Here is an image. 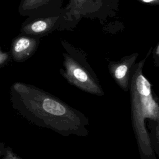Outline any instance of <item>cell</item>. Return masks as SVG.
Masks as SVG:
<instances>
[{"instance_id":"obj_4","label":"cell","mask_w":159,"mask_h":159,"mask_svg":"<svg viewBox=\"0 0 159 159\" xmlns=\"http://www.w3.org/2000/svg\"><path fill=\"white\" fill-rule=\"evenodd\" d=\"M138 56V53H133L123 57L119 61H111L109 63L108 68L112 77L124 92L129 90L132 70Z\"/></svg>"},{"instance_id":"obj_11","label":"cell","mask_w":159,"mask_h":159,"mask_svg":"<svg viewBox=\"0 0 159 159\" xmlns=\"http://www.w3.org/2000/svg\"><path fill=\"white\" fill-rule=\"evenodd\" d=\"M2 55V53H1V51H0V55Z\"/></svg>"},{"instance_id":"obj_9","label":"cell","mask_w":159,"mask_h":159,"mask_svg":"<svg viewBox=\"0 0 159 159\" xmlns=\"http://www.w3.org/2000/svg\"><path fill=\"white\" fill-rule=\"evenodd\" d=\"M153 63L156 67L159 68V42L153 48Z\"/></svg>"},{"instance_id":"obj_10","label":"cell","mask_w":159,"mask_h":159,"mask_svg":"<svg viewBox=\"0 0 159 159\" xmlns=\"http://www.w3.org/2000/svg\"><path fill=\"white\" fill-rule=\"evenodd\" d=\"M137 1L142 3L148 4L152 6L159 5V0H137Z\"/></svg>"},{"instance_id":"obj_5","label":"cell","mask_w":159,"mask_h":159,"mask_svg":"<svg viewBox=\"0 0 159 159\" xmlns=\"http://www.w3.org/2000/svg\"><path fill=\"white\" fill-rule=\"evenodd\" d=\"M64 56L65 65L69 75L83 83L88 91L99 95L103 94L102 90L97 83L94 81L93 78L89 75L88 72H86L71 55L66 53Z\"/></svg>"},{"instance_id":"obj_7","label":"cell","mask_w":159,"mask_h":159,"mask_svg":"<svg viewBox=\"0 0 159 159\" xmlns=\"http://www.w3.org/2000/svg\"><path fill=\"white\" fill-rule=\"evenodd\" d=\"M148 131L150 135V139L151 140L152 148L156 156L158 157L159 159V120H147Z\"/></svg>"},{"instance_id":"obj_8","label":"cell","mask_w":159,"mask_h":159,"mask_svg":"<svg viewBox=\"0 0 159 159\" xmlns=\"http://www.w3.org/2000/svg\"><path fill=\"white\" fill-rule=\"evenodd\" d=\"M43 108L48 113L55 116H62L66 112L65 107L61 104L48 98L43 101Z\"/></svg>"},{"instance_id":"obj_2","label":"cell","mask_w":159,"mask_h":159,"mask_svg":"<svg viewBox=\"0 0 159 159\" xmlns=\"http://www.w3.org/2000/svg\"><path fill=\"white\" fill-rule=\"evenodd\" d=\"M67 20L65 9L64 12L58 16L28 17L22 23L20 32L21 34L41 39L55 30L60 29Z\"/></svg>"},{"instance_id":"obj_1","label":"cell","mask_w":159,"mask_h":159,"mask_svg":"<svg viewBox=\"0 0 159 159\" xmlns=\"http://www.w3.org/2000/svg\"><path fill=\"white\" fill-rule=\"evenodd\" d=\"M152 49L150 47L145 58L134 66L129 90L131 123L140 159H157L147 129L146 119L159 120V98L143 73L145 63Z\"/></svg>"},{"instance_id":"obj_3","label":"cell","mask_w":159,"mask_h":159,"mask_svg":"<svg viewBox=\"0 0 159 159\" xmlns=\"http://www.w3.org/2000/svg\"><path fill=\"white\" fill-rule=\"evenodd\" d=\"M63 2V0H20L18 12L28 17L58 16L65 11Z\"/></svg>"},{"instance_id":"obj_6","label":"cell","mask_w":159,"mask_h":159,"mask_svg":"<svg viewBox=\"0 0 159 159\" xmlns=\"http://www.w3.org/2000/svg\"><path fill=\"white\" fill-rule=\"evenodd\" d=\"M40 39L20 34L12 41L11 53L17 60H22L33 54L39 46Z\"/></svg>"}]
</instances>
